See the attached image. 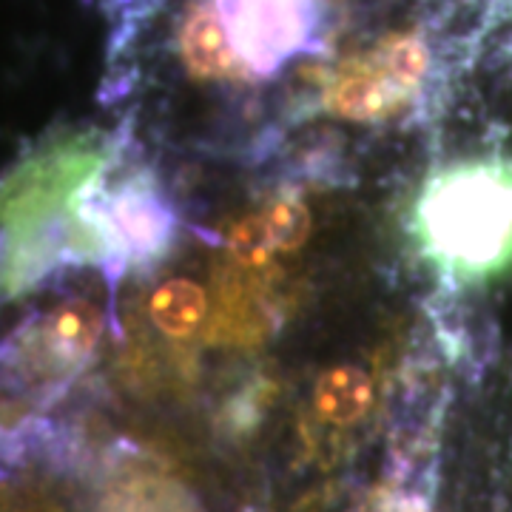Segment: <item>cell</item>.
Here are the masks:
<instances>
[{"instance_id": "obj_1", "label": "cell", "mask_w": 512, "mask_h": 512, "mask_svg": "<svg viewBox=\"0 0 512 512\" xmlns=\"http://www.w3.org/2000/svg\"><path fill=\"white\" fill-rule=\"evenodd\" d=\"M242 69L279 72L299 55L316 32V0H211Z\"/></svg>"}, {"instance_id": "obj_2", "label": "cell", "mask_w": 512, "mask_h": 512, "mask_svg": "<svg viewBox=\"0 0 512 512\" xmlns=\"http://www.w3.org/2000/svg\"><path fill=\"white\" fill-rule=\"evenodd\" d=\"M512 180L498 171H470L453 180L441 202L461 208L444 211V245L456 256L487 265L495 262L512 237Z\"/></svg>"}, {"instance_id": "obj_3", "label": "cell", "mask_w": 512, "mask_h": 512, "mask_svg": "<svg viewBox=\"0 0 512 512\" xmlns=\"http://www.w3.org/2000/svg\"><path fill=\"white\" fill-rule=\"evenodd\" d=\"M94 228L123 259L154 256L174 228V217L157 191L126 183L94 202Z\"/></svg>"}, {"instance_id": "obj_4", "label": "cell", "mask_w": 512, "mask_h": 512, "mask_svg": "<svg viewBox=\"0 0 512 512\" xmlns=\"http://www.w3.org/2000/svg\"><path fill=\"white\" fill-rule=\"evenodd\" d=\"M180 52H183L188 72L194 77L231 80L245 72L222 23L211 12L208 3H197L185 15L183 29H180Z\"/></svg>"}, {"instance_id": "obj_5", "label": "cell", "mask_w": 512, "mask_h": 512, "mask_svg": "<svg viewBox=\"0 0 512 512\" xmlns=\"http://www.w3.org/2000/svg\"><path fill=\"white\" fill-rule=\"evenodd\" d=\"M316 413L330 424H356L373 404V382L362 367L336 365L325 370L313 390Z\"/></svg>"}, {"instance_id": "obj_6", "label": "cell", "mask_w": 512, "mask_h": 512, "mask_svg": "<svg viewBox=\"0 0 512 512\" xmlns=\"http://www.w3.org/2000/svg\"><path fill=\"white\" fill-rule=\"evenodd\" d=\"M404 92L376 66L342 77L330 92V109L350 120H376L399 106Z\"/></svg>"}, {"instance_id": "obj_7", "label": "cell", "mask_w": 512, "mask_h": 512, "mask_svg": "<svg viewBox=\"0 0 512 512\" xmlns=\"http://www.w3.org/2000/svg\"><path fill=\"white\" fill-rule=\"evenodd\" d=\"M205 311H208L205 291L191 279H168L151 296L154 325L174 339H185L200 328Z\"/></svg>"}, {"instance_id": "obj_8", "label": "cell", "mask_w": 512, "mask_h": 512, "mask_svg": "<svg viewBox=\"0 0 512 512\" xmlns=\"http://www.w3.org/2000/svg\"><path fill=\"white\" fill-rule=\"evenodd\" d=\"M376 66L407 94L413 92L421 83V77L427 74L430 52H427V46L421 43L419 37H399L379 55Z\"/></svg>"}, {"instance_id": "obj_9", "label": "cell", "mask_w": 512, "mask_h": 512, "mask_svg": "<svg viewBox=\"0 0 512 512\" xmlns=\"http://www.w3.org/2000/svg\"><path fill=\"white\" fill-rule=\"evenodd\" d=\"M265 222H268V231L274 237L276 251H299L308 239H311L313 222L308 208L302 202L282 200L271 205L265 214Z\"/></svg>"}, {"instance_id": "obj_10", "label": "cell", "mask_w": 512, "mask_h": 512, "mask_svg": "<svg viewBox=\"0 0 512 512\" xmlns=\"http://www.w3.org/2000/svg\"><path fill=\"white\" fill-rule=\"evenodd\" d=\"M274 251V237H271L268 222H265L262 214L245 217V220L234 225V231H231V254L237 256V262L254 268V265H262Z\"/></svg>"}]
</instances>
